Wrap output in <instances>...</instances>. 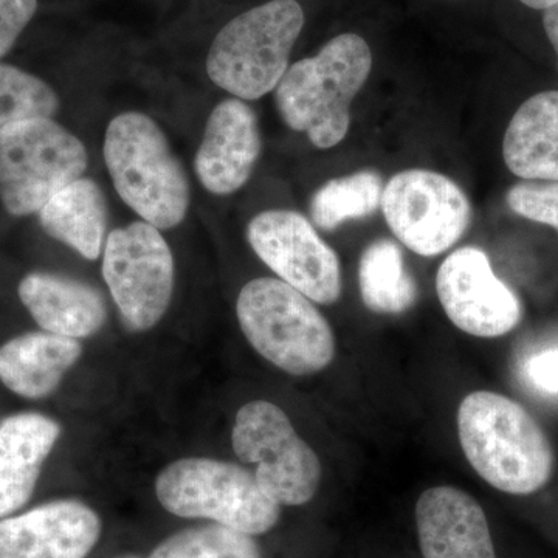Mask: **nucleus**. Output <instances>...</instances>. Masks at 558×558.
I'll return each instance as SVG.
<instances>
[{"label": "nucleus", "mask_w": 558, "mask_h": 558, "mask_svg": "<svg viewBox=\"0 0 558 558\" xmlns=\"http://www.w3.org/2000/svg\"><path fill=\"white\" fill-rule=\"evenodd\" d=\"M373 69L368 43L355 33L328 40L315 57L290 65L275 101L286 126L304 132L318 149H330L351 128V102Z\"/></svg>", "instance_id": "obj_2"}, {"label": "nucleus", "mask_w": 558, "mask_h": 558, "mask_svg": "<svg viewBox=\"0 0 558 558\" xmlns=\"http://www.w3.org/2000/svg\"><path fill=\"white\" fill-rule=\"evenodd\" d=\"M89 167L86 146L53 119L0 131V201L13 216L35 215Z\"/></svg>", "instance_id": "obj_7"}, {"label": "nucleus", "mask_w": 558, "mask_h": 558, "mask_svg": "<svg viewBox=\"0 0 558 558\" xmlns=\"http://www.w3.org/2000/svg\"><path fill=\"white\" fill-rule=\"evenodd\" d=\"M247 240L286 284L314 303L329 306L339 301L343 289L339 256L310 219L290 209H269L250 220Z\"/></svg>", "instance_id": "obj_11"}, {"label": "nucleus", "mask_w": 558, "mask_h": 558, "mask_svg": "<svg viewBox=\"0 0 558 558\" xmlns=\"http://www.w3.org/2000/svg\"><path fill=\"white\" fill-rule=\"evenodd\" d=\"M38 11V0H0V60L5 57Z\"/></svg>", "instance_id": "obj_26"}, {"label": "nucleus", "mask_w": 558, "mask_h": 558, "mask_svg": "<svg viewBox=\"0 0 558 558\" xmlns=\"http://www.w3.org/2000/svg\"><path fill=\"white\" fill-rule=\"evenodd\" d=\"M304 27L296 0H270L220 28L209 46L207 73L220 89L244 101L277 89Z\"/></svg>", "instance_id": "obj_4"}, {"label": "nucleus", "mask_w": 558, "mask_h": 558, "mask_svg": "<svg viewBox=\"0 0 558 558\" xmlns=\"http://www.w3.org/2000/svg\"><path fill=\"white\" fill-rule=\"evenodd\" d=\"M416 526L424 558H497L484 509L457 487L425 490L417 499Z\"/></svg>", "instance_id": "obj_15"}, {"label": "nucleus", "mask_w": 558, "mask_h": 558, "mask_svg": "<svg viewBox=\"0 0 558 558\" xmlns=\"http://www.w3.org/2000/svg\"><path fill=\"white\" fill-rule=\"evenodd\" d=\"M520 2L524 3L529 9L545 11L549 7L556 5L558 0H520Z\"/></svg>", "instance_id": "obj_29"}, {"label": "nucleus", "mask_w": 558, "mask_h": 558, "mask_svg": "<svg viewBox=\"0 0 558 558\" xmlns=\"http://www.w3.org/2000/svg\"><path fill=\"white\" fill-rule=\"evenodd\" d=\"M436 292L457 328L480 339H497L519 326L523 307L519 296L495 275L478 247L454 250L440 264Z\"/></svg>", "instance_id": "obj_12"}, {"label": "nucleus", "mask_w": 558, "mask_h": 558, "mask_svg": "<svg viewBox=\"0 0 558 558\" xmlns=\"http://www.w3.org/2000/svg\"><path fill=\"white\" fill-rule=\"evenodd\" d=\"M458 433L470 465L505 494H535L553 478V444L515 400L498 392H472L459 405Z\"/></svg>", "instance_id": "obj_1"}, {"label": "nucleus", "mask_w": 558, "mask_h": 558, "mask_svg": "<svg viewBox=\"0 0 558 558\" xmlns=\"http://www.w3.org/2000/svg\"><path fill=\"white\" fill-rule=\"evenodd\" d=\"M148 558H263V554L252 535L216 523L171 535Z\"/></svg>", "instance_id": "obj_23"}, {"label": "nucleus", "mask_w": 558, "mask_h": 558, "mask_svg": "<svg viewBox=\"0 0 558 558\" xmlns=\"http://www.w3.org/2000/svg\"><path fill=\"white\" fill-rule=\"evenodd\" d=\"M384 180L376 171H357L329 180L312 196V222L323 231H333L348 220L368 218L381 205Z\"/></svg>", "instance_id": "obj_22"}, {"label": "nucleus", "mask_w": 558, "mask_h": 558, "mask_svg": "<svg viewBox=\"0 0 558 558\" xmlns=\"http://www.w3.org/2000/svg\"><path fill=\"white\" fill-rule=\"evenodd\" d=\"M102 150L128 207L159 230L182 223L191 201L189 175L156 121L142 112L120 113L108 124Z\"/></svg>", "instance_id": "obj_3"}, {"label": "nucleus", "mask_w": 558, "mask_h": 558, "mask_svg": "<svg viewBox=\"0 0 558 558\" xmlns=\"http://www.w3.org/2000/svg\"><path fill=\"white\" fill-rule=\"evenodd\" d=\"M381 211L392 234L421 256H438L453 247L472 220L469 197L457 182L428 170H407L392 175Z\"/></svg>", "instance_id": "obj_10"}, {"label": "nucleus", "mask_w": 558, "mask_h": 558, "mask_svg": "<svg viewBox=\"0 0 558 558\" xmlns=\"http://www.w3.org/2000/svg\"><path fill=\"white\" fill-rule=\"evenodd\" d=\"M61 427L39 413H21L0 424V520L27 505Z\"/></svg>", "instance_id": "obj_17"}, {"label": "nucleus", "mask_w": 558, "mask_h": 558, "mask_svg": "<svg viewBox=\"0 0 558 558\" xmlns=\"http://www.w3.org/2000/svg\"><path fill=\"white\" fill-rule=\"evenodd\" d=\"M502 159L517 178L558 182V90L520 106L506 130Z\"/></svg>", "instance_id": "obj_19"}, {"label": "nucleus", "mask_w": 558, "mask_h": 558, "mask_svg": "<svg viewBox=\"0 0 558 558\" xmlns=\"http://www.w3.org/2000/svg\"><path fill=\"white\" fill-rule=\"evenodd\" d=\"M174 256L160 230L148 222L110 231L102 277L124 325L148 330L167 314L174 292Z\"/></svg>", "instance_id": "obj_9"}, {"label": "nucleus", "mask_w": 558, "mask_h": 558, "mask_svg": "<svg viewBox=\"0 0 558 558\" xmlns=\"http://www.w3.org/2000/svg\"><path fill=\"white\" fill-rule=\"evenodd\" d=\"M156 494L174 515L211 520L252 537L269 532L281 517V506L260 488L255 473L216 459L171 462L157 476Z\"/></svg>", "instance_id": "obj_6"}, {"label": "nucleus", "mask_w": 558, "mask_h": 558, "mask_svg": "<svg viewBox=\"0 0 558 558\" xmlns=\"http://www.w3.org/2000/svg\"><path fill=\"white\" fill-rule=\"evenodd\" d=\"M17 292L39 328L57 336H94L108 318L100 290L76 279L35 271L22 279Z\"/></svg>", "instance_id": "obj_16"}, {"label": "nucleus", "mask_w": 558, "mask_h": 558, "mask_svg": "<svg viewBox=\"0 0 558 558\" xmlns=\"http://www.w3.org/2000/svg\"><path fill=\"white\" fill-rule=\"evenodd\" d=\"M543 27H545L549 43L553 44L554 51H556L558 65V2L543 11Z\"/></svg>", "instance_id": "obj_28"}, {"label": "nucleus", "mask_w": 558, "mask_h": 558, "mask_svg": "<svg viewBox=\"0 0 558 558\" xmlns=\"http://www.w3.org/2000/svg\"><path fill=\"white\" fill-rule=\"evenodd\" d=\"M60 97L46 81L0 62V131L14 123L53 119Z\"/></svg>", "instance_id": "obj_24"}, {"label": "nucleus", "mask_w": 558, "mask_h": 558, "mask_svg": "<svg viewBox=\"0 0 558 558\" xmlns=\"http://www.w3.org/2000/svg\"><path fill=\"white\" fill-rule=\"evenodd\" d=\"M83 354L76 339L28 332L0 347V381L25 399L49 398Z\"/></svg>", "instance_id": "obj_18"}, {"label": "nucleus", "mask_w": 558, "mask_h": 558, "mask_svg": "<svg viewBox=\"0 0 558 558\" xmlns=\"http://www.w3.org/2000/svg\"><path fill=\"white\" fill-rule=\"evenodd\" d=\"M130 558H137V557H130Z\"/></svg>", "instance_id": "obj_30"}, {"label": "nucleus", "mask_w": 558, "mask_h": 558, "mask_svg": "<svg viewBox=\"0 0 558 558\" xmlns=\"http://www.w3.org/2000/svg\"><path fill=\"white\" fill-rule=\"evenodd\" d=\"M231 442L242 462L256 465V481L279 506L306 505L317 494L322 462L275 403H245L234 418Z\"/></svg>", "instance_id": "obj_8"}, {"label": "nucleus", "mask_w": 558, "mask_h": 558, "mask_svg": "<svg viewBox=\"0 0 558 558\" xmlns=\"http://www.w3.org/2000/svg\"><path fill=\"white\" fill-rule=\"evenodd\" d=\"M506 201L521 218L545 223L558 231V182L521 180L509 190Z\"/></svg>", "instance_id": "obj_25"}, {"label": "nucleus", "mask_w": 558, "mask_h": 558, "mask_svg": "<svg viewBox=\"0 0 558 558\" xmlns=\"http://www.w3.org/2000/svg\"><path fill=\"white\" fill-rule=\"evenodd\" d=\"M39 222L53 240L95 260L105 247L108 201L97 182L81 178L51 197L38 213Z\"/></svg>", "instance_id": "obj_20"}, {"label": "nucleus", "mask_w": 558, "mask_h": 558, "mask_svg": "<svg viewBox=\"0 0 558 558\" xmlns=\"http://www.w3.org/2000/svg\"><path fill=\"white\" fill-rule=\"evenodd\" d=\"M359 289L363 304L381 315L403 314L416 304L418 296L402 248L387 238L374 241L360 256Z\"/></svg>", "instance_id": "obj_21"}, {"label": "nucleus", "mask_w": 558, "mask_h": 558, "mask_svg": "<svg viewBox=\"0 0 558 558\" xmlns=\"http://www.w3.org/2000/svg\"><path fill=\"white\" fill-rule=\"evenodd\" d=\"M260 150L263 140L255 110L240 98H230L209 113L194 170L205 190L229 196L252 178Z\"/></svg>", "instance_id": "obj_14"}, {"label": "nucleus", "mask_w": 558, "mask_h": 558, "mask_svg": "<svg viewBox=\"0 0 558 558\" xmlns=\"http://www.w3.org/2000/svg\"><path fill=\"white\" fill-rule=\"evenodd\" d=\"M101 535V520L76 499H58L0 520V558H86Z\"/></svg>", "instance_id": "obj_13"}, {"label": "nucleus", "mask_w": 558, "mask_h": 558, "mask_svg": "<svg viewBox=\"0 0 558 558\" xmlns=\"http://www.w3.org/2000/svg\"><path fill=\"white\" fill-rule=\"evenodd\" d=\"M527 380L546 395H558V348L546 349L529 360Z\"/></svg>", "instance_id": "obj_27"}, {"label": "nucleus", "mask_w": 558, "mask_h": 558, "mask_svg": "<svg viewBox=\"0 0 558 558\" xmlns=\"http://www.w3.org/2000/svg\"><path fill=\"white\" fill-rule=\"evenodd\" d=\"M238 322L258 354L292 376L328 368L336 339L312 301L281 279L258 278L242 288Z\"/></svg>", "instance_id": "obj_5"}]
</instances>
